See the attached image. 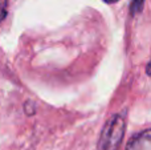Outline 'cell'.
I'll list each match as a JSON object with an SVG mask.
<instances>
[{
  "instance_id": "cell-4",
  "label": "cell",
  "mask_w": 151,
  "mask_h": 150,
  "mask_svg": "<svg viewBox=\"0 0 151 150\" xmlns=\"http://www.w3.org/2000/svg\"><path fill=\"white\" fill-rule=\"evenodd\" d=\"M8 13V0H0V21L5 19Z\"/></svg>"
},
{
  "instance_id": "cell-2",
  "label": "cell",
  "mask_w": 151,
  "mask_h": 150,
  "mask_svg": "<svg viewBox=\"0 0 151 150\" xmlns=\"http://www.w3.org/2000/svg\"><path fill=\"white\" fill-rule=\"evenodd\" d=\"M150 145V130L146 129L143 133L135 136L129 142L127 150H147Z\"/></svg>"
},
{
  "instance_id": "cell-5",
  "label": "cell",
  "mask_w": 151,
  "mask_h": 150,
  "mask_svg": "<svg viewBox=\"0 0 151 150\" xmlns=\"http://www.w3.org/2000/svg\"><path fill=\"white\" fill-rule=\"evenodd\" d=\"M105 3H107V4H114V3H117L118 0H104Z\"/></svg>"
},
{
  "instance_id": "cell-3",
  "label": "cell",
  "mask_w": 151,
  "mask_h": 150,
  "mask_svg": "<svg viewBox=\"0 0 151 150\" xmlns=\"http://www.w3.org/2000/svg\"><path fill=\"white\" fill-rule=\"evenodd\" d=\"M143 3H145V0H131V4H130L131 15H138V13H141L142 8H143Z\"/></svg>"
},
{
  "instance_id": "cell-1",
  "label": "cell",
  "mask_w": 151,
  "mask_h": 150,
  "mask_svg": "<svg viewBox=\"0 0 151 150\" xmlns=\"http://www.w3.org/2000/svg\"><path fill=\"white\" fill-rule=\"evenodd\" d=\"M126 121L121 114H115L106 124L99 141V150H117L125 134Z\"/></svg>"
}]
</instances>
